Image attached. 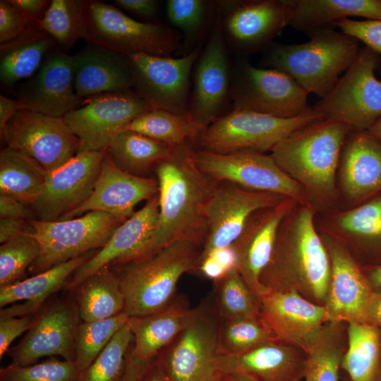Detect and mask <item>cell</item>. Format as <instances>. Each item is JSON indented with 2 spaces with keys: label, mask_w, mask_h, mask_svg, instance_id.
Segmentation results:
<instances>
[{
  "label": "cell",
  "mask_w": 381,
  "mask_h": 381,
  "mask_svg": "<svg viewBox=\"0 0 381 381\" xmlns=\"http://www.w3.org/2000/svg\"><path fill=\"white\" fill-rule=\"evenodd\" d=\"M217 1L169 0L166 13L169 22L183 34L188 42L196 40L210 20L215 18Z\"/></svg>",
  "instance_id": "cell-46"
},
{
  "label": "cell",
  "mask_w": 381,
  "mask_h": 381,
  "mask_svg": "<svg viewBox=\"0 0 381 381\" xmlns=\"http://www.w3.org/2000/svg\"><path fill=\"white\" fill-rule=\"evenodd\" d=\"M41 248L29 230L0 246V286L24 279L26 271L38 258Z\"/></svg>",
  "instance_id": "cell-45"
},
{
  "label": "cell",
  "mask_w": 381,
  "mask_h": 381,
  "mask_svg": "<svg viewBox=\"0 0 381 381\" xmlns=\"http://www.w3.org/2000/svg\"><path fill=\"white\" fill-rule=\"evenodd\" d=\"M140 381H171L155 359Z\"/></svg>",
  "instance_id": "cell-59"
},
{
  "label": "cell",
  "mask_w": 381,
  "mask_h": 381,
  "mask_svg": "<svg viewBox=\"0 0 381 381\" xmlns=\"http://www.w3.org/2000/svg\"><path fill=\"white\" fill-rule=\"evenodd\" d=\"M31 27L24 14L11 0L0 1L1 44L17 39Z\"/></svg>",
  "instance_id": "cell-50"
},
{
  "label": "cell",
  "mask_w": 381,
  "mask_h": 381,
  "mask_svg": "<svg viewBox=\"0 0 381 381\" xmlns=\"http://www.w3.org/2000/svg\"><path fill=\"white\" fill-rule=\"evenodd\" d=\"M159 211L157 194L114 231L105 246L73 273L66 288L73 291L85 279L104 267L150 254Z\"/></svg>",
  "instance_id": "cell-21"
},
{
  "label": "cell",
  "mask_w": 381,
  "mask_h": 381,
  "mask_svg": "<svg viewBox=\"0 0 381 381\" xmlns=\"http://www.w3.org/2000/svg\"><path fill=\"white\" fill-rule=\"evenodd\" d=\"M258 303L261 317L275 338L305 352L329 322L323 306L295 291L265 292Z\"/></svg>",
  "instance_id": "cell-22"
},
{
  "label": "cell",
  "mask_w": 381,
  "mask_h": 381,
  "mask_svg": "<svg viewBox=\"0 0 381 381\" xmlns=\"http://www.w3.org/2000/svg\"><path fill=\"white\" fill-rule=\"evenodd\" d=\"M119 8L142 18H152L158 12L159 2L155 0H115Z\"/></svg>",
  "instance_id": "cell-53"
},
{
  "label": "cell",
  "mask_w": 381,
  "mask_h": 381,
  "mask_svg": "<svg viewBox=\"0 0 381 381\" xmlns=\"http://www.w3.org/2000/svg\"><path fill=\"white\" fill-rule=\"evenodd\" d=\"M107 152H78L62 166L48 172L40 196L31 205L37 219L61 220L81 205L93 190Z\"/></svg>",
  "instance_id": "cell-18"
},
{
  "label": "cell",
  "mask_w": 381,
  "mask_h": 381,
  "mask_svg": "<svg viewBox=\"0 0 381 381\" xmlns=\"http://www.w3.org/2000/svg\"><path fill=\"white\" fill-rule=\"evenodd\" d=\"M284 198L272 193L219 183L209 206L207 232L198 262L216 249L231 246L254 212L274 206Z\"/></svg>",
  "instance_id": "cell-20"
},
{
  "label": "cell",
  "mask_w": 381,
  "mask_h": 381,
  "mask_svg": "<svg viewBox=\"0 0 381 381\" xmlns=\"http://www.w3.org/2000/svg\"><path fill=\"white\" fill-rule=\"evenodd\" d=\"M219 325L208 300L192 308L183 329L155 358L171 381H216Z\"/></svg>",
  "instance_id": "cell-8"
},
{
  "label": "cell",
  "mask_w": 381,
  "mask_h": 381,
  "mask_svg": "<svg viewBox=\"0 0 381 381\" xmlns=\"http://www.w3.org/2000/svg\"><path fill=\"white\" fill-rule=\"evenodd\" d=\"M191 143L174 146L155 168L159 211L150 253L176 241L205 242L208 209L219 183L198 167Z\"/></svg>",
  "instance_id": "cell-1"
},
{
  "label": "cell",
  "mask_w": 381,
  "mask_h": 381,
  "mask_svg": "<svg viewBox=\"0 0 381 381\" xmlns=\"http://www.w3.org/2000/svg\"><path fill=\"white\" fill-rule=\"evenodd\" d=\"M39 29L48 33L65 49L85 37L84 0H52Z\"/></svg>",
  "instance_id": "cell-40"
},
{
  "label": "cell",
  "mask_w": 381,
  "mask_h": 381,
  "mask_svg": "<svg viewBox=\"0 0 381 381\" xmlns=\"http://www.w3.org/2000/svg\"><path fill=\"white\" fill-rule=\"evenodd\" d=\"M73 291L80 321L107 319L123 312L124 294L109 266L87 277Z\"/></svg>",
  "instance_id": "cell-33"
},
{
  "label": "cell",
  "mask_w": 381,
  "mask_h": 381,
  "mask_svg": "<svg viewBox=\"0 0 381 381\" xmlns=\"http://www.w3.org/2000/svg\"><path fill=\"white\" fill-rule=\"evenodd\" d=\"M274 340L277 339L261 316L220 320V355L243 354Z\"/></svg>",
  "instance_id": "cell-42"
},
{
  "label": "cell",
  "mask_w": 381,
  "mask_h": 381,
  "mask_svg": "<svg viewBox=\"0 0 381 381\" xmlns=\"http://www.w3.org/2000/svg\"><path fill=\"white\" fill-rule=\"evenodd\" d=\"M341 381H350L347 375L341 370Z\"/></svg>",
  "instance_id": "cell-63"
},
{
  "label": "cell",
  "mask_w": 381,
  "mask_h": 381,
  "mask_svg": "<svg viewBox=\"0 0 381 381\" xmlns=\"http://www.w3.org/2000/svg\"><path fill=\"white\" fill-rule=\"evenodd\" d=\"M30 229V220L17 218H0V243H4Z\"/></svg>",
  "instance_id": "cell-55"
},
{
  "label": "cell",
  "mask_w": 381,
  "mask_h": 381,
  "mask_svg": "<svg viewBox=\"0 0 381 381\" xmlns=\"http://www.w3.org/2000/svg\"><path fill=\"white\" fill-rule=\"evenodd\" d=\"M308 35L310 40L304 43L273 42L263 52L260 66L287 74L308 93L322 98L355 60L359 41L332 29Z\"/></svg>",
  "instance_id": "cell-5"
},
{
  "label": "cell",
  "mask_w": 381,
  "mask_h": 381,
  "mask_svg": "<svg viewBox=\"0 0 381 381\" xmlns=\"http://www.w3.org/2000/svg\"><path fill=\"white\" fill-rule=\"evenodd\" d=\"M124 222L99 211L89 212L64 220H30L29 231L38 241L41 252L29 268V272L34 275L59 263L101 249Z\"/></svg>",
  "instance_id": "cell-11"
},
{
  "label": "cell",
  "mask_w": 381,
  "mask_h": 381,
  "mask_svg": "<svg viewBox=\"0 0 381 381\" xmlns=\"http://www.w3.org/2000/svg\"><path fill=\"white\" fill-rule=\"evenodd\" d=\"M55 42L48 33L35 26L17 39L1 44L2 83L10 86L32 75Z\"/></svg>",
  "instance_id": "cell-34"
},
{
  "label": "cell",
  "mask_w": 381,
  "mask_h": 381,
  "mask_svg": "<svg viewBox=\"0 0 381 381\" xmlns=\"http://www.w3.org/2000/svg\"><path fill=\"white\" fill-rule=\"evenodd\" d=\"M306 352L296 346L274 340L236 356L219 355V373H238L256 381H302Z\"/></svg>",
  "instance_id": "cell-26"
},
{
  "label": "cell",
  "mask_w": 381,
  "mask_h": 381,
  "mask_svg": "<svg viewBox=\"0 0 381 381\" xmlns=\"http://www.w3.org/2000/svg\"><path fill=\"white\" fill-rule=\"evenodd\" d=\"M191 310L184 298L176 296L169 306L159 311L129 318L134 353L143 359L155 360L183 329Z\"/></svg>",
  "instance_id": "cell-32"
},
{
  "label": "cell",
  "mask_w": 381,
  "mask_h": 381,
  "mask_svg": "<svg viewBox=\"0 0 381 381\" xmlns=\"http://www.w3.org/2000/svg\"><path fill=\"white\" fill-rule=\"evenodd\" d=\"M350 131L343 123L321 119L279 142L271 156L306 193L330 200L335 197L336 172Z\"/></svg>",
  "instance_id": "cell-3"
},
{
  "label": "cell",
  "mask_w": 381,
  "mask_h": 381,
  "mask_svg": "<svg viewBox=\"0 0 381 381\" xmlns=\"http://www.w3.org/2000/svg\"><path fill=\"white\" fill-rule=\"evenodd\" d=\"M308 92L287 74L253 66L248 59L237 58L232 66V110H245L291 119L308 114Z\"/></svg>",
  "instance_id": "cell-10"
},
{
  "label": "cell",
  "mask_w": 381,
  "mask_h": 381,
  "mask_svg": "<svg viewBox=\"0 0 381 381\" xmlns=\"http://www.w3.org/2000/svg\"><path fill=\"white\" fill-rule=\"evenodd\" d=\"M73 61L75 89L80 98L123 92L132 88L126 56L90 45L73 55Z\"/></svg>",
  "instance_id": "cell-30"
},
{
  "label": "cell",
  "mask_w": 381,
  "mask_h": 381,
  "mask_svg": "<svg viewBox=\"0 0 381 381\" xmlns=\"http://www.w3.org/2000/svg\"><path fill=\"white\" fill-rule=\"evenodd\" d=\"M365 322L381 329V294L373 292L366 308Z\"/></svg>",
  "instance_id": "cell-58"
},
{
  "label": "cell",
  "mask_w": 381,
  "mask_h": 381,
  "mask_svg": "<svg viewBox=\"0 0 381 381\" xmlns=\"http://www.w3.org/2000/svg\"><path fill=\"white\" fill-rule=\"evenodd\" d=\"M229 54L217 8L207 44L193 68V86L189 103L190 114L205 128L224 115V111L231 102L232 66Z\"/></svg>",
  "instance_id": "cell-17"
},
{
  "label": "cell",
  "mask_w": 381,
  "mask_h": 381,
  "mask_svg": "<svg viewBox=\"0 0 381 381\" xmlns=\"http://www.w3.org/2000/svg\"><path fill=\"white\" fill-rule=\"evenodd\" d=\"M333 26L362 42L379 54H381V19L356 20L346 18L336 22Z\"/></svg>",
  "instance_id": "cell-49"
},
{
  "label": "cell",
  "mask_w": 381,
  "mask_h": 381,
  "mask_svg": "<svg viewBox=\"0 0 381 381\" xmlns=\"http://www.w3.org/2000/svg\"><path fill=\"white\" fill-rule=\"evenodd\" d=\"M80 375L73 361L51 358L26 366L10 363L0 369V381H78Z\"/></svg>",
  "instance_id": "cell-47"
},
{
  "label": "cell",
  "mask_w": 381,
  "mask_h": 381,
  "mask_svg": "<svg viewBox=\"0 0 381 381\" xmlns=\"http://www.w3.org/2000/svg\"><path fill=\"white\" fill-rule=\"evenodd\" d=\"M380 357V329L365 322H349L341 370L350 381H377Z\"/></svg>",
  "instance_id": "cell-35"
},
{
  "label": "cell",
  "mask_w": 381,
  "mask_h": 381,
  "mask_svg": "<svg viewBox=\"0 0 381 381\" xmlns=\"http://www.w3.org/2000/svg\"><path fill=\"white\" fill-rule=\"evenodd\" d=\"M367 132L381 142V119L377 121Z\"/></svg>",
  "instance_id": "cell-62"
},
{
  "label": "cell",
  "mask_w": 381,
  "mask_h": 381,
  "mask_svg": "<svg viewBox=\"0 0 381 381\" xmlns=\"http://www.w3.org/2000/svg\"><path fill=\"white\" fill-rule=\"evenodd\" d=\"M148 366L146 361L135 356H128L121 381H140Z\"/></svg>",
  "instance_id": "cell-56"
},
{
  "label": "cell",
  "mask_w": 381,
  "mask_h": 381,
  "mask_svg": "<svg viewBox=\"0 0 381 381\" xmlns=\"http://www.w3.org/2000/svg\"><path fill=\"white\" fill-rule=\"evenodd\" d=\"M97 251L87 253L30 277L0 286V317H22L36 313L50 296L66 286L73 273Z\"/></svg>",
  "instance_id": "cell-28"
},
{
  "label": "cell",
  "mask_w": 381,
  "mask_h": 381,
  "mask_svg": "<svg viewBox=\"0 0 381 381\" xmlns=\"http://www.w3.org/2000/svg\"><path fill=\"white\" fill-rule=\"evenodd\" d=\"M341 180L349 198L361 201L381 192V142L367 131H351L340 157Z\"/></svg>",
  "instance_id": "cell-29"
},
{
  "label": "cell",
  "mask_w": 381,
  "mask_h": 381,
  "mask_svg": "<svg viewBox=\"0 0 381 381\" xmlns=\"http://www.w3.org/2000/svg\"><path fill=\"white\" fill-rule=\"evenodd\" d=\"M159 193L157 179L140 177L119 169L108 152L89 198L61 220L72 219L92 211L104 212L126 221L135 207Z\"/></svg>",
  "instance_id": "cell-24"
},
{
  "label": "cell",
  "mask_w": 381,
  "mask_h": 381,
  "mask_svg": "<svg viewBox=\"0 0 381 381\" xmlns=\"http://www.w3.org/2000/svg\"><path fill=\"white\" fill-rule=\"evenodd\" d=\"M290 212L280 225L260 284L264 293L295 291L323 306L331 265L326 246L314 226V211L304 206L292 217Z\"/></svg>",
  "instance_id": "cell-2"
},
{
  "label": "cell",
  "mask_w": 381,
  "mask_h": 381,
  "mask_svg": "<svg viewBox=\"0 0 381 381\" xmlns=\"http://www.w3.org/2000/svg\"><path fill=\"white\" fill-rule=\"evenodd\" d=\"M337 224L343 232L353 238L381 241V197L341 214Z\"/></svg>",
  "instance_id": "cell-48"
},
{
  "label": "cell",
  "mask_w": 381,
  "mask_h": 381,
  "mask_svg": "<svg viewBox=\"0 0 381 381\" xmlns=\"http://www.w3.org/2000/svg\"><path fill=\"white\" fill-rule=\"evenodd\" d=\"M380 61L378 53L366 46L360 48L349 68L313 109L351 131H367L381 119V82L375 74Z\"/></svg>",
  "instance_id": "cell-7"
},
{
  "label": "cell",
  "mask_w": 381,
  "mask_h": 381,
  "mask_svg": "<svg viewBox=\"0 0 381 381\" xmlns=\"http://www.w3.org/2000/svg\"><path fill=\"white\" fill-rule=\"evenodd\" d=\"M294 201L286 198L274 206L254 212L231 245L238 270L258 301L264 293L260 276L270 260L279 229Z\"/></svg>",
  "instance_id": "cell-25"
},
{
  "label": "cell",
  "mask_w": 381,
  "mask_h": 381,
  "mask_svg": "<svg viewBox=\"0 0 381 381\" xmlns=\"http://www.w3.org/2000/svg\"><path fill=\"white\" fill-rule=\"evenodd\" d=\"M6 147L20 151L47 172L62 166L78 154V138L63 117L23 109L0 131Z\"/></svg>",
  "instance_id": "cell-16"
},
{
  "label": "cell",
  "mask_w": 381,
  "mask_h": 381,
  "mask_svg": "<svg viewBox=\"0 0 381 381\" xmlns=\"http://www.w3.org/2000/svg\"><path fill=\"white\" fill-rule=\"evenodd\" d=\"M214 284V305L220 320L261 316L258 301L238 269Z\"/></svg>",
  "instance_id": "cell-41"
},
{
  "label": "cell",
  "mask_w": 381,
  "mask_h": 381,
  "mask_svg": "<svg viewBox=\"0 0 381 381\" xmlns=\"http://www.w3.org/2000/svg\"><path fill=\"white\" fill-rule=\"evenodd\" d=\"M80 322L75 301L59 300L35 316L23 339L7 352L11 364L26 366L46 356L74 361L75 336Z\"/></svg>",
  "instance_id": "cell-19"
},
{
  "label": "cell",
  "mask_w": 381,
  "mask_h": 381,
  "mask_svg": "<svg viewBox=\"0 0 381 381\" xmlns=\"http://www.w3.org/2000/svg\"><path fill=\"white\" fill-rule=\"evenodd\" d=\"M200 251L192 242L176 241L140 258L109 266L124 294L123 312L129 318L138 317L169 306L181 277L195 270Z\"/></svg>",
  "instance_id": "cell-4"
},
{
  "label": "cell",
  "mask_w": 381,
  "mask_h": 381,
  "mask_svg": "<svg viewBox=\"0 0 381 381\" xmlns=\"http://www.w3.org/2000/svg\"><path fill=\"white\" fill-rule=\"evenodd\" d=\"M48 172L23 152L6 147L0 152V194L32 205L40 196Z\"/></svg>",
  "instance_id": "cell-37"
},
{
  "label": "cell",
  "mask_w": 381,
  "mask_h": 381,
  "mask_svg": "<svg viewBox=\"0 0 381 381\" xmlns=\"http://www.w3.org/2000/svg\"><path fill=\"white\" fill-rule=\"evenodd\" d=\"M287 25L307 33L332 29L349 17L381 19V0H286Z\"/></svg>",
  "instance_id": "cell-31"
},
{
  "label": "cell",
  "mask_w": 381,
  "mask_h": 381,
  "mask_svg": "<svg viewBox=\"0 0 381 381\" xmlns=\"http://www.w3.org/2000/svg\"><path fill=\"white\" fill-rule=\"evenodd\" d=\"M84 10L85 40L90 45L126 56H170L181 47L178 33L162 23L135 20L102 1L84 0Z\"/></svg>",
  "instance_id": "cell-6"
},
{
  "label": "cell",
  "mask_w": 381,
  "mask_h": 381,
  "mask_svg": "<svg viewBox=\"0 0 381 381\" xmlns=\"http://www.w3.org/2000/svg\"><path fill=\"white\" fill-rule=\"evenodd\" d=\"M35 316L0 317V359L8 352L11 343L23 332L28 331Z\"/></svg>",
  "instance_id": "cell-51"
},
{
  "label": "cell",
  "mask_w": 381,
  "mask_h": 381,
  "mask_svg": "<svg viewBox=\"0 0 381 381\" xmlns=\"http://www.w3.org/2000/svg\"><path fill=\"white\" fill-rule=\"evenodd\" d=\"M133 337L127 322L112 337L78 381H121Z\"/></svg>",
  "instance_id": "cell-44"
},
{
  "label": "cell",
  "mask_w": 381,
  "mask_h": 381,
  "mask_svg": "<svg viewBox=\"0 0 381 381\" xmlns=\"http://www.w3.org/2000/svg\"><path fill=\"white\" fill-rule=\"evenodd\" d=\"M172 147L141 133L125 130L116 137L108 152L121 170L134 176L148 177L169 155Z\"/></svg>",
  "instance_id": "cell-38"
},
{
  "label": "cell",
  "mask_w": 381,
  "mask_h": 381,
  "mask_svg": "<svg viewBox=\"0 0 381 381\" xmlns=\"http://www.w3.org/2000/svg\"><path fill=\"white\" fill-rule=\"evenodd\" d=\"M202 49L200 43L178 58L127 56L133 91L153 109L189 113L190 75Z\"/></svg>",
  "instance_id": "cell-12"
},
{
  "label": "cell",
  "mask_w": 381,
  "mask_h": 381,
  "mask_svg": "<svg viewBox=\"0 0 381 381\" xmlns=\"http://www.w3.org/2000/svg\"><path fill=\"white\" fill-rule=\"evenodd\" d=\"M19 99L25 109L54 117L75 109L80 97L75 89L73 56L59 50L51 53Z\"/></svg>",
  "instance_id": "cell-27"
},
{
  "label": "cell",
  "mask_w": 381,
  "mask_h": 381,
  "mask_svg": "<svg viewBox=\"0 0 381 381\" xmlns=\"http://www.w3.org/2000/svg\"><path fill=\"white\" fill-rule=\"evenodd\" d=\"M205 129L190 114L152 109L134 119L126 130L133 131L171 147L197 141Z\"/></svg>",
  "instance_id": "cell-39"
},
{
  "label": "cell",
  "mask_w": 381,
  "mask_h": 381,
  "mask_svg": "<svg viewBox=\"0 0 381 381\" xmlns=\"http://www.w3.org/2000/svg\"><path fill=\"white\" fill-rule=\"evenodd\" d=\"M129 317L124 313L95 321H80L75 336L74 363L80 373L86 370L114 334L127 323Z\"/></svg>",
  "instance_id": "cell-43"
},
{
  "label": "cell",
  "mask_w": 381,
  "mask_h": 381,
  "mask_svg": "<svg viewBox=\"0 0 381 381\" xmlns=\"http://www.w3.org/2000/svg\"><path fill=\"white\" fill-rule=\"evenodd\" d=\"M223 36L237 58L265 51L287 26L286 0L219 1Z\"/></svg>",
  "instance_id": "cell-15"
},
{
  "label": "cell",
  "mask_w": 381,
  "mask_h": 381,
  "mask_svg": "<svg viewBox=\"0 0 381 381\" xmlns=\"http://www.w3.org/2000/svg\"><path fill=\"white\" fill-rule=\"evenodd\" d=\"M25 109L23 102L0 95V131L7 122L19 111Z\"/></svg>",
  "instance_id": "cell-57"
},
{
  "label": "cell",
  "mask_w": 381,
  "mask_h": 381,
  "mask_svg": "<svg viewBox=\"0 0 381 381\" xmlns=\"http://www.w3.org/2000/svg\"><path fill=\"white\" fill-rule=\"evenodd\" d=\"M216 381H256L254 379L238 373H219L217 375Z\"/></svg>",
  "instance_id": "cell-61"
},
{
  "label": "cell",
  "mask_w": 381,
  "mask_h": 381,
  "mask_svg": "<svg viewBox=\"0 0 381 381\" xmlns=\"http://www.w3.org/2000/svg\"><path fill=\"white\" fill-rule=\"evenodd\" d=\"M345 322H327L306 351L304 381H341V363L347 348Z\"/></svg>",
  "instance_id": "cell-36"
},
{
  "label": "cell",
  "mask_w": 381,
  "mask_h": 381,
  "mask_svg": "<svg viewBox=\"0 0 381 381\" xmlns=\"http://www.w3.org/2000/svg\"><path fill=\"white\" fill-rule=\"evenodd\" d=\"M331 273L323 306L329 322H365L373 294L370 285L353 256L341 242L325 237Z\"/></svg>",
  "instance_id": "cell-23"
},
{
  "label": "cell",
  "mask_w": 381,
  "mask_h": 381,
  "mask_svg": "<svg viewBox=\"0 0 381 381\" xmlns=\"http://www.w3.org/2000/svg\"><path fill=\"white\" fill-rule=\"evenodd\" d=\"M153 109L133 91L94 96L64 120L78 138V152L107 150L116 137L137 117Z\"/></svg>",
  "instance_id": "cell-14"
},
{
  "label": "cell",
  "mask_w": 381,
  "mask_h": 381,
  "mask_svg": "<svg viewBox=\"0 0 381 381\" xmlns=\"http://www.w3.org/2000/svg\"><path fill=\"white\" fill-rule=\"evenodd\" d=\"M323 119L313 109L291 119L245 110H231L210 123L198 143L200 150L216 153L240 150L265 152L296 131Z\"/></svg>",
  "instance_id": "cell-9"
},
{
  "label": "cell",
  "mask_w": 381,
  "mask_h": 381,
  "mask_svg": "<svg viewBox=\"0 0 381 381\" xmlns=\"http://www.w3.org/2000/svg\"><path fill=\"white\" fill-rule=\"evenodd\" d=\"M194 159L200 170L219 183L272 193L298 202L306 200L305 189L279 167L271 155L251 150L216 153L195 149Z\"/></svg>",
  "instance_id": "cell-13"
},
{
  "label": "cell",
  "mask_w": 381,
  "mask_h": 381,
  "mask_svg": "<svg viewBox=\"0 0 381 381\" xmlns=\"http://www.w3.org/2000/svg\"><path fill=\"white\" fill-rule=\"evenodd\" d=\"M0 217L37 219L30 205L4 194H0Z\"/></svg>",
  "instance_id": "cell-52"
},
{
  "label": "cell",
  "mask_w": 381,
  "mask_h": 381,
  "mask_svg": "<svg viewBox=\"0 0 381 381\" xmlns=\"http://www.w3.org/2000/svg\"><path fill=\"white\" fill-rule=\"evenodd\" d=\"M365 277L373 291L381 294V265L370 269L368 276Z\"/></svg>",
  "instance_id": "cell-60"
},
{
  "label": "cell",
  "mask_w": 381,
  "mask_h": 381,
  "mask_svg": "<svg viewBox=\"0 0 381 381\" xmlns=\"http://www.w3.org/2000/svg\"><path fill=\"white\" fill-rule=\"evenodd\" d=\"M11 1L24 14L32 27L37 26L51 4V1L47 0Z\"/></svg>",
  "instance_id": "cell-54"
}]
</instances>
